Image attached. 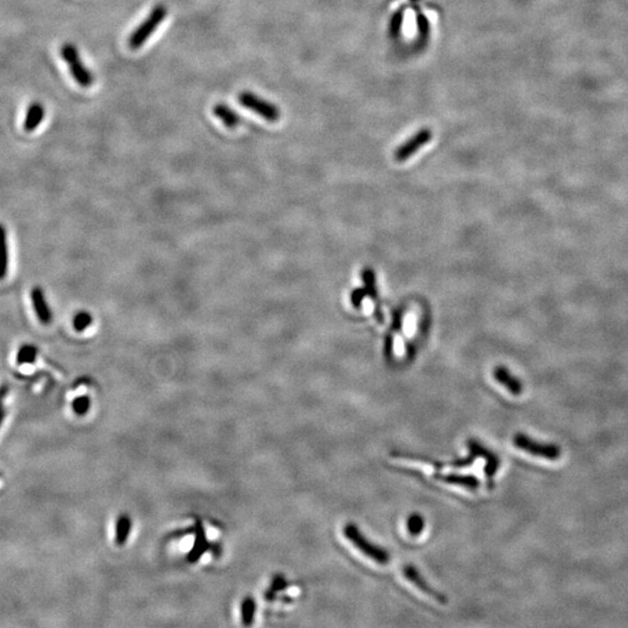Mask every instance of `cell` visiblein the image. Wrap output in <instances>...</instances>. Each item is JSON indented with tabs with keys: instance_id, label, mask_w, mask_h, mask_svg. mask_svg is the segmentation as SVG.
Returning <instances> with one entry per match:
<instances>
[{
	"instance_id": "obj_4",
	"label": "cell",
	"mask_w": 628,
	"mask_h": 628,
	"mask_svg": "<svg viewBox=\"0 0 628 628\" xmlns=\"http://www.w3.org/2000/svg\"><path fill=\"white\" fill-rule=\"evenodd\" d=\"M513 445L525 453L531 454L536 458H546L550 461H555L561 458L562 450L558 445L540 443L521 433L514 435Z\"/></svg>"
},
{
	"instance_id": "obj_22",
	"label": "cell",
	"mask_w": 628,
	"mask_h": 628,
	"mask_svg": "<svg viewBox=\"0 0 628 628\" xmlns=\"http://www.w3.org/2000/svg\"><path fill=\"white\" fill-rule=\"evenodd\" d=\"M365 296H367V292L365 289H355L353 294H350V301H352L354 307L360 309L361 303L365 299Z\"/></svg>"
},
{
	"instance_id": "obj_10",
	"label": "cell",
	"mask_w": 628,
	"mask_h": 628,
	"mask_svg": "<svg viewBox=\"0 0 628 628\" xmlns=\"http://www.w3.org/2000/svg\"><path fill=\"white\" fill-rule=\"evenodd\" d=\"M468 447L472 454L474 455H477L480 458H485L487 461V465H485V474H487V478H491L496 475V472L498 470L499 465V458H497L496 454L492 453L491 450L487 449L485 447L482 446L480 443H476L474 440L472 441H468Z\"/></svg>"
},
{
	"instance_id": "obj_3",
	"label": "cell",
	"mask_w": 628,
	"mask_h": 628,
	"mask_svg": "<svg viewBox=\"0 0 628 628\" xmlns=\"http://www.w3.org/2000/svg\"><path fill=\"white\" fill-rule=\"evenodd\" d=\"M61 56L69 67L74 81L82 88H90L94 82L92 72L84 65L79 55V49L72 43H64L61 48Z\"/></svg>"
},
{
	"instance_id": "obj_9",
	"label": "cell",
	"mask_w": 628,
	"mask_h": 628,
	"mask_svg": "<svg viewBox=\"0 0 628 628\" xmlns=\"http://www.w3.org/2000/svg\"><path fill=\"white\" fill-rule=\"evenodd\" d=\"M494 377L499 384H502L506 390H509L514 396H519L524 391V385L520 379L513 375L509 369L504 365H497L494 370Z\"/></svg>"
},
{
	"instance_id": "obj_17",
	"label": "cell",
	"mask_w": 628,
	"mask_h": 628,
	"mask_svg": "<svg viewBox=\"0 0 628 628\" xmlns=\"http://www.w3.org/2000/svg\"><path fill=\"white\" fill-rule=\"evenodd\" d=\"M407 531L412 536H421L425 529V519L419 513H412L406 521Z\"/></svg>"
},
{
	"instance_id": "obj_7",
	"label": "cell",
	"mask_w": 628,
	"mask_h": 628,
	"mask_svg": "<svg viewBox=\"0 0 628 628\" xmlns=\"http://www.w3.org/2000/svg\"><path fill=\"white\" fill-rule=\"evenodd\" d=\"M403 575L405 577L406 580L411 582V583L419 589L423 594L427 595L428 597L434 599L436 602H440V604H446L447 598L443 594H440L439 591H436L434 587H432L429 584L426 582L424 577L421 576V574L419 573V570L413 567V565H406L403 569Z\"/></svg>"
},
{
	"instance_id": "obj_6",
	"label": "cell",
	"mask_w": 628,
	"mask_h": 628,
	"mask_svg": "<svg viewBox=\"0 0 628 628\" xmlns=\"http://www.w3.org/2000/svg\"><path fill=\"white\" fill-rule=\"evenodd\" d=\"M432 138H433V134H432L431 130L424 128V130H419L418 133L413 135L412 138L409 139L407 141L404 142L402 145H399L394 150V160L397 162L409 160V157H412L419 149L427 145Z\"/></svg>"
},
{
	"instance_id": "obj_21",
	"label": "cell",
	"mask_w": 628,
	"mask_h": 628,
	"mask_svg": "<svg viewBox=\"0 0 628 628\" xmlns=\"http://www.w3.org/2000/svg\"><path fill=\"white\" fill-rule=\"evenodd\" d=\"M404 21V15L402 11H398L394 13V17L391 19L390 33L392 37H396L401 33Z\"/></svg>"
},
{
	"instance_id": "obj_1",
	"label": "cell",
	"mask_w": 628,
	"mask_h": 628,
	"mask_svg": "<svg viewBox=\"0 0 628 628\" xmlns=\"http://www.w3.org/2000/svg\"><path fill=\"white\" fill-rule=\"evenodd\" d=\"M343 534L348 541L353 543V546L356 549L360 550L362 554L370 558L372 561L378 563V565H387L390 561V554L387 550L376 546L374 543H370L363 533L360 531V528L353 523H348L343 527Z\"/></svg>"
},
{
	"instance_id": "obj_19",
	"label": "cell",
	"mask_w": 628,
	"mask_h": 628,
	"mask_svg": "<svg viewBox=\"0 0 628 628\" xmlns=\"http://www.w3.org/2000/svg\"><path fill=\"white\" fill-rule=\"evenodd\" d=\"M92 316L86 311H81L74 318V327L77 332H84L92 325Z\"/></svg>"
},
{
	"instance_id": "obj_13",
	"label": "cell",
	"mask_w": 628,
	"mask_h": 628,
	"mask_svg": "<svg viewBox=\"0 0 628 628\" xmlns=\"http://www.w3.org/2000/svg\"><path fill=\"white\" fill-rule=\"evenodd\" d=\"M435 477L443 483L465 487L468 490H476L477 487H480V480L474 476L450 474V475H436Z\"/></svg>"
},
{
	"instance_id": "obj_23",
	"label": "cell",
	"mask_w": 628,
	"mask_h": 628,
	"mask_svg": "<svg viewBox=\"0 0 628 628\" xmlns=\"http://www.w3.org/2000/svg\"><path fill=\"white\" fill-rule=\"evenodd\" d=\"M418 27H419L421 37L423 35L427 37L428 32H429V25H428L427 19L425 18L424 15H418Z\"/></svg>"
},
{
	"instance_id": "obj_5",
	"label": "cell",
	"mask_w": 628,
	"mask_h": 628,
	"mask_svg": "<svg viewBox=\"0 0 628 628\" xmlns=\"http://www.w3.org/2000/svg\"><path fill=\"white\" fill-rule=\"evenodd\" d=\"M239 101L243 108H248L254 113L262 117L263 119L267 120L269 123H276L281 118V111L276 105L272 104L270 101H265L260 96L255 93L245 91L240 93Z\"/></svg>"
},
{
	"instance_id": "obj_12",
	"label": "cell",
	"mask_w": 628,
	"mask_h": 628,
	"mask_svg": "<svg viewBox=\"0 0 628 628\" xmlns=\"http://www.w3.org/2000/svg\"><path fill=\"white\" fill-rule=\"evenodd\" d=\"M45 106L41 103H39V101L32 103L30 105V108H28L26 119H25V123H23L25 130L26 132H33V130H37V127L40 126V123L45 119Z\"/></svg>"
},
{
	"instance_id": "obj_16",
	"label": "cell",
	"mask_w": 628,
	"mask_h": 628,
	"mask_svg": "<svg viewBox=\"0 0 628 628\" xmlns=\"http://www.w3.org/2000/svg\"><path fill=\"white\" fill-rule=\"evenodd\" d=\"M362 279L365 283V290L367 296L372 298V301H378V290L376 285L375 272L372 268H365L362 272Z\"/></svg>"
},
{
	"instance_id": "obj_8",
	"label": "cell",
	"mask_w": 628,
	"mask_h": 628,
	"mask_svg": "<svg viewBox=\"0 0 628 628\" xmlns=\"http://www.w3.org/2000/svg\"><path fill=\"white\" fill-rule=\"evenodd\" d=\"M30 299L33 304L34 311L37 313V319L42 325H49L52 321V312L49 307L45 292L41 287H35L30 291Z\"/></svg>"
},
{
	"instance_id": "obj_24",
	"label": "cell",
	"mask_w": 628,
	"mask_h": 628,
	"mask_svg": "<svg viewBox=\"0 0 628 628\" xmlns=\"http://www.w3.org/2000/svg\"><path fill=\"white\" fill-rule=\"evenodd\" d=\"M412 1H418V0H412Z\"/></svg>"
},
{
	"instance_id": "obj_18",
	"label": "cell",
	"mask_w": 628,
	"mask_h": 628,
	"mask_svg": "<svg viewBox=\"0 0 628 628\" xmlns=\"http://www.w3.org/2000/svg\"><path fill=\"white\" fill-rule=\"evenodd\" d=\"M37 348L32 345H23L18 353V363H32L37 358Z\"/></svg>"
},
{
	"instance_id": "obj_14",
	"label": "cell",
	"mask_w": 628,
	"mask_h": 628,
	"mask_svg": "<svg viewBox=\"0 0 628 628\" xmlns=\"http://www.w3.org/2000/svg\"><path fill=\"white\" fill-rule=\"evenodd\" d=\"M8 272V233L5 227L0 223V281L4 279Z\"/></svg>"
},
{
	"instance_id": "obj_20",
	"label": "cell",
	"mask_w": 628,
	"mask_h": 628,
	"mask_svg": "<svg viewBox=\"0 0 628 628\" xmlns=\"http://www.w3.org/2000/svg\"><path fill=\"white\" fill-rule=\"evenodd\" d=\"M241 609L242 620L245 621V625H250V621L253 620L254 612H255V604H254L253 599H245Z\"/></svg>"
},
{
	"instance_id": "obj_15",
	"label": "cell",
	"mask_w": 628,
	"mask_h": 628,
	"mask_svg": "<svg viewBox=\"0 0 628 628\" xmlns=\"http://www.w3.org/2000/svg\"><path fill=\"white\" fill-rule=\"evenodd\" d=\"M132 520L128 516H120L116 523V543L118 546H125L130 539L132 531Z\"/></svg>"
},
{
	"instance_id": "obj_2",
	"label": "cell",
	"mask_w": 628,
	"mask_h": 628,
	"mask_svg": "<svg viewBox=\"0 0 628 628\" xmlns=\"http://www.w3.org/2000/svg\"><path fill=\"white\" fill-rule=\"evenodd\" d=\"M167 14L168 8L164 5H156L149 13L148 18L142 21L141 25L130 35L128 41L130 48L134 50L141 48L142 45L148 41L149 37H152L154 32L160 27L161 23H163Z\"/></svg>"
},
{
	"instance_id": "obj_11",
	"label": "cell",
	"mask_w": 628,
	"mask_h": 628,
	"mask_svg": "<svg viewBox=\"0 0 628 628\" xmlns=\"http://www.w3.org/2000/svg\"><path fill=\"white\" fill-rule=\"evenodd\" d=\"M213 113L230 130H234L241 123V117L239 116L238 113L234 110H232L228 105L223 104V103L214 105Z\"/></svg>"
}]
</instances>
